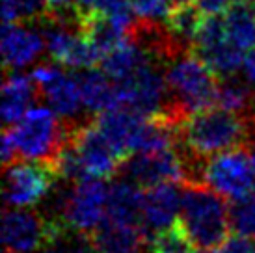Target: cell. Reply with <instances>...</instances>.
<instances>
[{
  "instance_id": "6da1fadb",
  "label": "cell",
  "mask_w": 255,
  "mask_h": 253,
  "mask_svg": "<svg viewBox=\"0 0 255 253\" xmlns=\"http://www.w3.org/2000/svg\"><path fill=\"white\" fill-rule=\"evenodd\" d=\"M254 138V125L244 116L220 106L194 114L177 128V143L183 155L201 162L226 151L246 147Z\"/></svg>"
},
{
  "instance_id": "7a4b0ae2",
  "label": "cell",
  "mask_w": 255,
  "mask_h": 253,
  "mask_svg": "<svg viewBox=\"0 0 255 253\" xmlns=\"http://www.w3.org/2000/svg\"><path fill=\"white\" fill-rule=\"evenodd\" d=\"M168 108L162 116L181 125L186 118L216 106L218 80L214 71L194 52H183L164 65Z\"/></svg>"
},
{
  "instance_id": "3957f363",
  "label": "cell",
  "mask_w": 255,
  "mask_h": 253,
  "mask_svg": "<svg viewBox=\"0 0 255 253\" xmlns=\"http://www.w3.org/2000/svg\"><path fill=\"white\" fill-rule=\"evenodd\" d=\"M183 186L179 222L186 229L188 237L203 252L222 248L229 239L231 229V209L224 201V196L203 183Z\"/></svg>"
},
{
  "instance_id": "277c9868",
  "label": "cell",
  "mask_w": 255,
  "mask_h": 253,
  "mask_svg": "<svg viewBox=\"0 0 255 253\" xmlns=\"http://www.w3.org/2000/svg\"><path fill=\"white\" fill-rule=\"evenodd\" d=\"M73 126L65 123L54 110L47 106L30 108L21 121L7 128L15 141L19 156L24 160L54 164L62 149L69 141Z\"/></svg>"
},
{
  "instance_id": "5b68a950",
  "label": "cell",
  "mask_w": 255,
  "mask_h": 253,
  "mask_svg": "<svg viewBox=\"0 0 255 253\" xmlns=\"http://www.w3.org/2000/svg\"><path fill=\"white\" fill-rule=\"evenodd\" d=\"M120 173L140 188H153L164 183H190V164L181 147L136 151L121 164Z\"/></svg>"
},
{
  "instance_id": "8992f818",
  "label": "cell",
  "mask_w": 255,
  "mask_h": 253,
  "mask_svg": "<svg viewBox=\"0 0 255 253\" xmlns=\"http://www.w3.org/2000/svg\"><path fill=\"white\" fill-rule=\"evenodd\" d=\"M108 190L110 186L101 179H86L71 184L62 201L60 224L71 231L93 235L107 218Z\"/></svg>"
},
{
  "instance_id": "52a82bcc",
  "label": "cell",
  "mask_w": 255,
  "mask_h": 253,
  "mask_svg": "<svg viewBox=\"0 0 255 253\" xmlns=\"http://www.w3.org/2000/svg\"><path fill=\"white\" fill-rule=\"evenodd\" d=\"M60 181L56 169L47 162L17 160L4 173V201L6 207L30 209L50 196Z\"/></svg>"
},
{
  "instance_id": "ba28073f",
  "label": "cell",
  "mask_w": 255,
  "mask_h": 253,
  "mask_svg": "<svg viewBox=\"0 0 255 253\" xmlns=\"http://www.w3.org/2000/svg\"><path fill=\"white\" fill-rule=\"evenodd\" d=\"M65 227L37 211L6 209L2 220V237L6 250L13 253H32L54 244Z\"/></svg>"
},
{
  "instance_id": "9c48e42d",
  "label": "cell",
  "mask_w": 255,
  "mask_h": 253,
  "mask_svg": "<svg viewBox=\"0 0 255 253\" xmlns=\"http://www.w3.org/2000/svg\"><path fill=\"white\" fill-rule=\"evenodd\" d=\"M201 183L233 201L252 196L255 173L252 156H248L246 147L220 153L203 162Z\"/></svg>"
},
{
  "instance_id": "30bf717a",
  "label": "cell",
  "mask_w": 255,
  "mask_h": 253,
  "mask_svg": "<svg viewBox=\"0 0 255 253\" xmlns=\"http://www.w3.org/2000/svg\"><path fill=\"white\" fill-rule=\"evenodd\" d=\"M32 78L39 90V95L49 103V108L54 110L65 123L69 125L86 123V121L77 123L82 110H86L77 77L67 75L60 65L41 63L32 71Z\"/></svg>"
},
{
  "instance_id": "8fae6325",
  "label": "cell",
  "mask_w": 255,
  "mask_h": 253,
  "mask_svg": "<svg viewBox=\"0 0 255 253\" xmlns=\"http://www.w3.org/2000/svg\"><path fill=\"white\" fill-rule=\"evenodd\" d=\"M71 145L77 153L84 179H110L121 169L123 158L108 143L95 121L73 126Z\"/></svg>"
},
{
  "instance_id": "7c38bea8",
  "label": "cell",
  "mask_w": 255,
  "mask_h": 253,
  "mask_svg": "<svg viewBox=\"0 0 255 253\" xmlns=\"http://www.w3.org/2000/svg\"><path fill=\"white\" fill-rule=\"evenodd\" d=\"M192 50L214 71V75L218 78L233 77L244 65V58H246L244 50L229 41L222 15L205 17L196 35Z\"/></svg>"
},
{
  "instance_id": "4fadbf2b",
  "label": "cell",
  "mask_w": 255,
  "mask_h": 253,
  "mask_svg": "<svg viewBox=\"0 0 255 253\" xmlns=\"http://www.w3.org/2000/svg\"><path fill=\"white\" fill-rule=\"evenodd\" d=\"M93 121L108 140V143L125 162L132 153L140 149L151 118H145L125 106H116L107 112L97 114V118Z\"/></svg>"
},
{
  "instance_id": "5bb4252c",
  "label": "cell",
  "mask_w": 255,
  "mask_h": 253,
  "mask_svg": "<svg viewBox=\"0 0 255 253\" xmlns=\"http://www.w3.org/2000/svg\"><path fill=\"white\" fill-rule=\"evenodd\" d=\"M47 52L43 32L22 22H9L2 28V58L4 69L19 71L28 67Z\"/></svg>"
},
{
  "instance_id": "9a60e30c",
  "label": "cell",
  "mask_w": 255,
  "mask_h": 253,
  "mask_svg": "<svg viewBox=\"0 0 255 253\" xmlns=\"http://www.w3.org/2000/svg\"><path fill=\"white\" fill-rule=\"evenodd\" d=\"M183 205V194L177 183H164L147 188L143 194V227L153 237L177 222V212Z\"/></svg>"
},
{
  "instance_id": "2e32d148",
  "label": "cell",
  "mask_w": 255,
  "mask_h": 253,
  "mask_svg": "<svg viewBox=\"0 0 255 253\" xmlns=\"http://www.w3.org/2000/svg\"><path fill=\"white\" fill-rule=\"evenodd\" d=\"M105 222L128 227H143V194L138 184L127 179L110 184Z\"/></svg>"
},
{
  "instance_id": "e0dca14e",
  "label": "cell",
  "mask_w": 255,
  "mask_h": 253,
  "mask_svg": "<svg viewBox=\"0 0 255 253\" xmlns=\"http://www.w3.org/2000/svg\"><path fill=\"white\" fill-rule=\"evenodd\" d=\"M153 62H156V60L142 43H138L136 39L128 37L127 41H123L121 45H118L116 49H112L108 54L101 58V71L112 82L121 84V82H125L130 77H134L138 71L143 69L145 65Z\"/></svg>"
},
{
  "instance_id": "ac0fdd59",
  "label": "cell",
  "mask_w": 255,
  "mask_h": 253,
  "mask_svg": "<svg viewBox=\"0 0 255 253\" xmlns=\"http://www.w3.org/2000/svg\"><path fill=\"white\" fill-rule=\"evenodd\" d=\"M37 86L32 75L11 71L6 75L2 86V120L6 125H15L24 118L37 97Z\"/></svg>"
},
{
  "instance_id": "d6986e66",
  "label": "cell",
  "mask_w": 255,
  "mask_h": 253,
  "mask_svg": "<svg viewBox=\"0 0 255 253\" xmlns=\"http://www.w3.org/2000/svg\"><path fill=\"white\" fill-rule=\"evenodd\" d=\"M84 108L92 114L107 112L118 106V86L97 69H86L77 75Z\"/></svg>"
},
{
  "instance_id": "ffe728a7",
  "label": "cell",
  "mask_w": 255,
  "mask_h": 253,
  "mask_svg": "<svg viewBox=\"0 0 255 253\" xmlns=\"http://www.w3.org/2000/svg\"><path fill=\"white\" fill-rule=\"evenodd\" d=\"M224 17V26L229 41L248 54L255 49V6L248 0H237L227 9Z\"/></svg>"
},
{
  "instance_id": "44dd1931",
  "label": "cell",
  "mask_w": 255,
  "mask_h": 253,
  "mask_svg": "<svg viewBox=\"0 0 255 253\" xmlns=\"http://www.w3.org/2000/svg\"><path fill=\"white\" fill-rule=\"evenodd\" d=\"M203 21H205V15L201 13V9L194 2H190V4H183V6L175 7L164 24L171 34V37L184 50H192L196 35H198Z\"/></svg>"
},
{
  "instance_id": "7402d4cb",
  "label": "cell",
  "mask_w": 255,
  "mask_h": 253,
  "mask_svg": "<svg viewBox=\"0 0 255 253\" xmlns=\"http://www.w3.org/2000/svg\"><path fill=\"white\" fill-rule=\"evenodd\" d=\"M194 246L196 244L179 220L151 237V253H196Z\"/></svg>"
},
{
  "instance_id": "603a6c76",
  "label": "cell",
  "mask_w": 255,
  "mask_h": 253,
  "mask_svg": "<svg viewBox=\"0 0 255 253\" xmlns=\"http://www.w3.org/2000/svg\"><path fill=\"white\" fill-rule=\"evenodd\" d=\"M47 13V0H2L4 24L41 19Z\"/></svg>"
},
{
  "instance_id": "cb8c5ba5",
  "label": "cell",
  "mask_w": 255,
  "mask_h": 253,
  "mask_svg": "<svg viewBox=\"0 0 255 253\" xmlns=\"http://www.w3.org/2000/svg\"><path fill=\"white\" fill-rule=\"evenodd\" d=\"M231 227L237 235L255 237V194L233 201L231 205Z\"/></svg>"
},
{
  "instance_id": "d4e9b609",
  "label": "cell",
  "mask_w": 255,
  "mask_h": 253,
  "mask_svg": "<svg viewBox=\"0 0 255 253\" xmlns=\"http://www.w3.org/2000/svg\"><path fill=\"white\" fill-rule=\"evenodd\" d=\"M132 7L140 21L164 24L175 7V0H132Z\"/></svg>"
},
{
  "instance_id": "484cf974",
  "label": "cell",
  "mask_w": 255,
  "mask_h": 253,
  "mask_svg": "<svg viewBox=\"0 0 255 253\" xmlns=\"http://www.w3.org/2000/svg\"><path fill=\"white\" fill-rule=\"evenodd\" d=\"M252 237L244 235H235L224 242V246L220 248V253H254L255 250V239L250 240Z\"/></svg>"
},
{
  "instance_id": "4316f807",
  "label": "cell",
  "mask_w": 255,
  "mask_h": 253,
  "mask_svg": "<svg viewBox=\"0 0 255 253\" xmlns=\"http://www.w3.org/2000/svg\"><path fill=\"white\" fill-rule=\"evenodd\" d=\"M237 0H194V4L201 9L205 17H214V15H224L233 6Z\"/></svg>"
},
{
  "instance_id": "83f0119b",
  "label": "cell",
  "mask_w": 255,
  "mask_h": 253,
  "mask_svg": "<svg viewBox=\"0 0 255 253\" xmlns=\"http://www.w3.org/2000/svg\"><path fill=\"white\" fill-rule=\"evenodd\" d=\"M17 156H19V153H17V147H15V141L11 138L9 130H6L4 136H2V162H4V168L17 162Z\"/></svg>"
},
{
  "instance_id": "f1b7e54d",
  "label": "cell",
  "mask_w": 255,
  "mask_h": 253,
  "mask_svg": "<svg viewBox=\"0 0 255 253\" xmlns=\"http://www.w3.org/2000/svg\"><path fill=\"white\" fill-rule=\"evenodd\" d=\"M242 69H244V78L248 80L250 84H252V88L255 90V49L250 50L248 54H246Z\"/></svg>"
},
{
  "instance_id": "f546056e",
  "label": "cell",
  "mask_w": 255,
  "mask_h": 253,
  "mask_svg": "<svg viewBox=\"0 0 255 253\" xmlns=\"http://www.w3.org/2000/svg\"><path fill=\"white\" fill-rule=\"evenodd\" d=\"M37 253H71V250L67 248V244L64 242V239L60 237V239H58L56 242H54V244H50V246L43 248V250H39Z\"/></svg>"
},
{
  "instance_id": "4dcf8cb0",
  "label": "cell",
  "mask_w": 255,
  "mask_h": 253,
  "mask_svg": "<svg viewBox=\"0 0 255 253\" xmlns=\"http://www.w3.org/2000/svg\"><path fill=\"white\" fill-rule=\"evenodd\" d=\"M248 2H250V4H254V6H255V0H248Z\"/></svg>"
},
{
  "instance_id": "1f68e13d",
  "label": "cell",
  "mask_w": 255,
  "mask_h": 253,
  "mask_svg": "<svg viewBox=\"0 0 255 253\" xmlns=\"http://www.w3.org/2000/svg\"><path fill=\"white\" fill-rule=\"evenodd\" d=\"M254 253H255V250H254Z\"/></svg>"
}]
</instances>
